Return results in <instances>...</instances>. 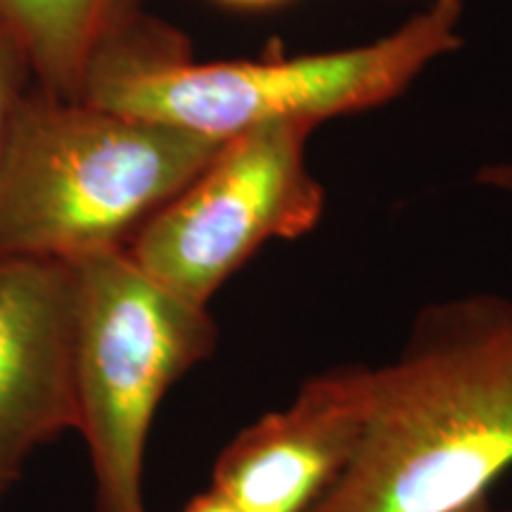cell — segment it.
I'll use <instances>...</instances> for the list:
<instances>
[{
	"mask_svg": "<svg viewBox=\"0 0 512 512\" xmlns=\"http://www.w3.org/2000/svg\"><path fill=\"white\" fill-rule=\"evenodd\" d=\"M223 3L245 5V8H254V5H271V3H278V0H223Z\"/></svg>",
	"mask_w": 512,
	"mask_h": 512,
	"instance_id": "cell-14",
	"label": "cell"
},
{
	"mask_svg": "<svg viewBox=\"0 0 512 512\" xmlns=\"http://www.w3.org/2000/svg\"><path fill=\"white\" fill-rule=\"evenodd\" d=\"M223 143L27 88L0 147V259L126 249Z\"/></svg>",
	"mask_w": 512,
	"mask_h": 512,
	"instance_id": "cell-3",
	"label": "cell"
},
{
	"mask_svg": "<svg viewBox=\"0 0 512 512\" xmlns=\"http://www.w3.org/2000/svg\"><path fill=\"white\" fill-rule=\"evenodd\" d=\"M143 0H0V31L24 55L38 88L81 100L102 48L140 17Z\"/></svg>",
	"mask_w": 512,
	"mask_h": 512,
	"instance_id": "cell-8",
	"label": "cell"
},
{
	"mask_svg": "<svg viewBox=\"0 0 512 512\" xmlns=\"http://www.w3.org/2000/svg\"><path fill=\"white\" fill-rule=\"evenodd\" d=\"M508 512H512V510H508Z\"/></svg>",
	"mask_w": 512,
	"mask_h": 512,
	"instance_id": "cell-15",
	"label": "cell"
},
{
	"mask_svg": "<svg viewBox=\"0 0 512 512\" xmlns=\"http://www.w3.org/2000/svg\"><path fill=\"white\" fill-rule=\"evenodd\" d=\"M17 477H19V472H15L12 467H8L5 463H0V496H3L5 491L10 489V484L15 482Z\"/></svg>",
	"mask_w": 512,
	"mask_h": 512,
	"instance_id": "cell-13",
	"label": "cell"
},
{
	"mask_svg": "<svg viewBox=\"0 0 512 512\" xmlns=\"http://www.w3.org/2000/svg\"><path fill=\"white\" fill-rule=\"evenodd\" d=\"M370 366L306 377L290 406L235 434L216 458L211 489L240 512H306L356 456L368 415Z\"/></svg>",
	"mask_w": 512,
	"mask_h": 512,
	"instance_id": "cell-6",
	"label": "cell"
},
{
	"mask_svg": "<svg viewBox=\"0 0 512 512\" xmlns=\"http://www.w3.org/2000/svg\"><path fill=\"white\" fill-rule=\"evenodd\" d=\"M181 512H240L226 496L219 494L216 489L202 491V494L192 496Z\"/></svg>",
	"mask_w": 512,
	"mask_h": 512,
	"instance_id": "cell-11",
	"label": "cell"
},
{
	"mask_svg": "<svg viewBox=\"0 0 512 512\" xmlns=\"http://www.w3.org/2000/svg\"><path fill=\"white\" fill-rule=\"evenodd\" d=\"M29 74V64L24 60V55L0 31V147H3L5 128H8L12 107H15L19 95L27 91Z\"/></svg>",
	"mask_w": 512,
	"mask_h": 512,
	"instance_id": "cell-9",
	"label": "cell"
},
{
	"mask_svg": "<svg viewBox=\"0 0 512 512\" xmlns=\"http://www.w3.org/2000/svg\"><path fill=\"white\" fill-rule=\"evenodd\" d=\"M512 470V299L425 306L370 368L356 456L306 512H453Z\"/></svg>",
	"mask_w": 512,
	"mask_h": 512,
	"instance_id": "cell-1",
	"label": "cell"
},
{
	"mask_svg": "<svg viewBox=\"0 0 512 512\" xmlns=\"http://www.w3.org/2000/svg\"><path fill=\"white\" fill-rule=\"evenodd\" d=\"M463 0H434L368 46L271 60L195 62L183 36L140 15L95 57L81 100L228 140L275 121H318L384 105L460 48Z\"/></svg>",
	"mask_w": 512,
	"mask_h": 512,
	"instance_id": "cell-2",
	"label": "cell"
},
{
	"mask_svg": "<svg viewBox=\"0 0 512 512\" xmlns=\"http://www.w3.org/2000/svg\"><path fill=\"white\" fill-rule=\"evenodd\" d=\"M313 128L309 121H275L228 138L126 252L166 290L209 306L266 242L316 228L325 188L306 164Z\"/></svg>",
	"mask_w": 512,
	"mask_h": 512,
	"instance_id": "cell-5",
	"label": "cell"
},
{
	"mask_svg": "<svg viewBox=\"0 0 512 512\" xmlns=\"http://www.w3.org/2000/svg\"><path fill=\"white\" fill-rule=\"evenodd\" d=\"M72 266L0 259V463L76 430Z\"/></svg>",
	"mask_w": 512,
	"mask_h": 512,
	"instance_id": "cell-7",
	"label": "cell"
},
{
	"mask_svg": "<svg viewBox=\"0 0 512 512\" xmlns=\"http://www.w3.org/2000/svg\"><path fill=\"white\" fill-rule=\"evenodd\" d=\"M76 430L95 484V512H147L143 475L166 392L214 356L209 306L150 278L126 249L74 261Z\"/></svg>",
	"mask_w": 512,
	"mask_h": 512,
	"instance_id": "cell-4",
	"label": "cell"
},
{
	"mask_svg": "<svg viewBox=\"0 0 512 512\" xmlns=\"http://www.w3.org/2000/svg\"><path fill=\"white\" fill-rule=\"evenodd\" d=\"M453 512H494V508H491V498L489 496H479V498H475V501L465 503L463 508H458Z\"/></svg>",
	"mask_w": 512,
	"mask_h": 512,
	"instance_id": "cell-12",
	"label": "cell"
},
{
	"mask_svg": "<svg viewBox=\"0 0 512 512\" xmlns=\"http://www.w3.org/2000/svg\"><path fill=\"white\" fill-rule=\"evenodd\" d=\"M477 183L484 188L501 192L512 200V159L498 164H486L477 171Z\"/></svg>",
	"mask_w": 512,
	"mask_h": 512,
	"instance_id": "cell-10",
	"label": "cell"
}]
</instances>
